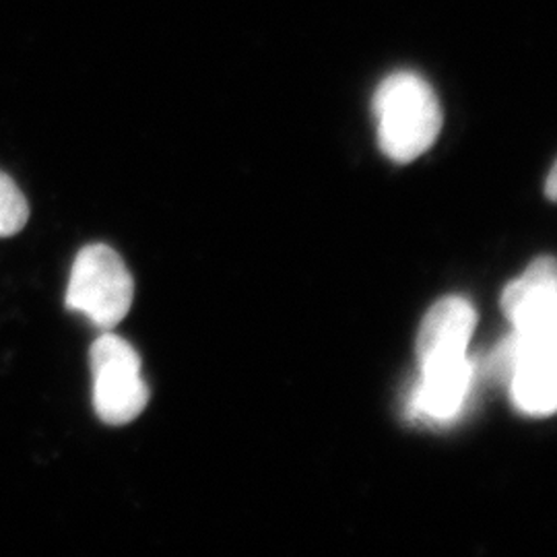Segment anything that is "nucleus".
<instances>
[{
  "instance_id": "2",
  "label": "nucleus",
  "mask_w": 557,
  "mask_h": 557,
  "mask_svg": "<svg viewBox=\"0 0 557 557\" xmlns=\"http://www.w3.org/2000/svg\"><path fill=\"white\" fill-rule=\"evenodd\" d=\"M133 298L135 283L119 252L106 244L85 246L71 269L66 308L110 331L128 314Z\"/></svg>"
},
{
  "instance_id": "7",
  "label": "nucleus",
  "mask_w": 557,
  "mask_h": 557,
  "mask_svg": "<svg viewBox=\"0 0 557 557\" xmlns=\"http://www.w3.org/2000/svg\"><path fill=\"white\" fill-rule=\"evenodd\" d=\"M478 326V312L469 299H440L425 314L418 335L419 363L465 356Z\"/></svg>"
},
{
  "instance_id": "3",
  "label": "nucleus",
  "mask_w": 557,
  "mask_h": 557,
  "mask_svg": "<svg viewBox=\"0 0 557 557\" xmlns=\"http://www.w3.org/2000/svg\"><path fill=\"white\" fill-rule=\"evenodd\" d=\"M89 361L98 418L108 425H126L139 418L149 403V388L140 374L135 347L106 333L91 345Z\"/></svg>"
},
{
  "instance_id": "9",
  "label": "nucleus",
  "mask_w": 557,
  "mask_h": 557,
  "mask_svg": "<svg viewBox=\"0 0 557 557\" xmlns=\"http://www.w3.org/2000/svg\"><path fill=\"white\" fill-rule=\"evenodd\" d=\"M557 172L556 168L549 172V178H547V188H545V193H547V199L556 200L557 197Z\"/></svg>"
},
{
  "instance_id": "4",
  "label": "nucleus",
  "mask_w": 557,
  "mask_h": 557,
  "mask_svg": "<svg viewBox=\"0 0 557 557\" xmlns=\"http://www.w3.org/2000/svg\"><path fill=\"white\" fill-rule=\"evenodd\" d=\"M499 368L510 380L518 409L533 418L554 416L557 407V335L512 337L499 349Z\"/></svg>"
},
{
  "instance_id": "1",
  "label": "nucleus",
  "mask_w": 557,
  "mask_h": 557,
  "mask_svg": "<svg viewBox=\"0 0 557 557\" xmlns=\"http://www.w3.org/2000/svg\"><path fill=\"white\" fill-rule=\"evenodd\" d=\"M372 108L380 149L388 160H418L438 139L444 122L438 96L411 71H398L382 81Z\"/></svg>"
},
{
  "instance_id": "6",
  "label": "nucleus",
  "mask_w": 557,
  "mask_h": 557,
  "mask_svg": "<svg viewBox=\"0 0 557 557\" xmlns=\"http://www.w3.org/2000/svg\"><path fill=\"white\" fill-rule=\"evenodd\" d=\"M421 379L411 398V411L430 421H453L462 411L475 380L469 356L432 359L419 363Z\"/></svg>"
},
{
  "instance_id": "8",
  "label": "nucleus",
  "mask_w": 557,
  "mask_h": 557,
  "mask_svg": "<svg viewBox=\"0 0 557 557\" xmlns=\"http://www.w3.org/2000/svg\"><path fill=\"white\" fill-rule=\"evenodd\" d=\"M29 205L15 180L0 172V238H13L27 225Z\"/></svg>"
},
{
  "instance_id": "5",
  "label": "nucleus",
  "mask_w": 557,
  "mask_h": 557,
  "mask_svg": "<svg viewBox=\"0 0 557 557\" xmlns=\"http://www.w3.org/2000/svg\"><path fill=\"white\" fill-rule=\"evenodd\" d=\"M502 310L522 335H557L556 260L537 259L502 294Z\"/></svg>"
}]
</instances>
